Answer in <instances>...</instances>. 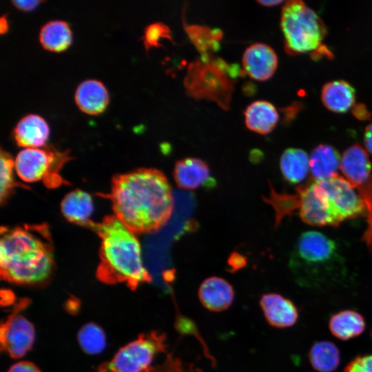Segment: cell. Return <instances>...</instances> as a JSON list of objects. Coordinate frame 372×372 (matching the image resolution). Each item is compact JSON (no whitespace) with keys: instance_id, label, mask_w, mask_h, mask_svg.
<instances>
[{"instance_id":"6da1fadb","label":"cell","mask_w":372,"mask_h":372,"mask_svg":"<svg viewBox=\"0 0 372 372\" xmlns=\"http://www.w3.org/2000/svg\"><path fill=\"white\" fill-rule=\"evenodd\" d=\"M114 215L135 234H149L169 221L174 198L165 175L154 168H139L116 175L111 183Z\"/></svg>"},{"instance_id":"7a4b0ae2","label":"cell","mask_w":372,"mask_h":372,"mask_svg":"<svg viewBox=\"0 0 372 372\" xmlns=\"http://www.w3.org/2000/svg\"><path fill=\"white\" fill-rule=\"evenodd\" d=\"M54 267L52 242L47 225L1 227L3 280L17 285H41L50 279Z\"/></svg>"},{"instance_id":"3957f363","label":"cell","mask_w":372,"mask_h":372,"mask_svg":"<svg viewBox=\"0 0 372 372\" xmlns=\"http://www.w3.org/2000/svg\"><path fill=\"white\" fill-rule=\"evenodd\" d=\"M95 228L101 239L96 272L99 281L107 285L123 283L132 290L152 281L136 234L114 215L105 216Z\"/></svg>"},{"instance_id":"277c9868","label":"cell","mask_w":372,"mask_h":372,"mask_svg":"<svg viewBox=\"0 0 372 372\" xmlns=\"http://www.w3.org/2000/svg\"><path fill=\"white\" fill-rule=\"evenodd\" d=\"M281 30L287 53L314 52L327 34L325 25L316 12L300 0L287 1L282 8Z\"/></svg>"},{"instance_id":"5b68a950","label":"cell","mask_w":372,"mask_h":372,"mask_svg":"<svg viewBox=\"0 0 372 372\" xmlns=\"http://www.w3.org/2000/svg\"><path fill=\"white\" fill-rule=\"evenodd\" d=\"M292 267L304 284L318 283L341 258L335 241L316 231L302 233L291 257Z\"/></svg>"},{"instance_id":"8992f818","label":"cell","mask_w":372,"mask_h":372,"mask_svg":"<svg viewBox=\"0 0 372 372\" xmlns=\"http://www.w3.org/2000/svg\"><path fill=\"white\" fill-rule=\"evenodd\" d=\"M229 67L223 61H211L208 55L192 63L185 79L187 94L198 99H208L227 109L229 105L233 83L230 77L234 73L227 72Z\"/></svg>"},{"instance_id":"52a82bcc","label":"cell","mask_w":372,"mask_h":372,"mask_svg":"<svg viewBox=\"0 0 372 372\" xmlns=\"http://www.w3.org/2000/svg\"><path fill=\"white\" fill-rule=\"evenodd\" d=\"M167 349L165 333L150 331L122 347L109 361L99 364L96 372H148L154 358Z\"/></svg>"},{"instance_id":"ba28073f","label":"cell","mask_w":372,"mask_h":372,"mask_svg":"<svg viewBox=\"0 0 372 372\" xmlns=\"http://www.w3.org/2000/svg\"><path fill=\"white\" fill-rule=\"evenodd\" d=\"M68 159L67 152H59L51 146L23 148L14 159L15 173L25 183L46 181Z\"/></svg>"},{"instance_id":"9c48e42d","label":"cell","mask_w":372,"mask_h":372,"mask_svg":"<svg viewBox=\"0 0 372 372\" xmlns=\"http://www.w3.org/2000/svg\"><path fill=\"white\" fill-rule=\"evenodd\" d=\"M28 304V299H21L1 324V349L12 358L24 356L32 348L34 342V327L30 321L20 313Z\"/></svg>"},{"instance_id":"30bf717a","label":"cell","mask_w":372,"mask_h":372,"mask_svg":"<svg viewBox=\"0 0 372 372\" xmlns=\"http://www.w3.org/2000/svg\"><path fill=\"white\" fill-rule=\"evenodd\" d=\"M324 193L341 222L366 215L362 198L355 187L339 174L324 180H313Z\"/></svg>"},{"instance_id":"8fae6325","label":"cell","mask_w":372,"mask_h":372,"mask_svg":"<svg viewBox=\"0 0 372 372\" xmlns=\"http://www.w3.org/2000/svg\"><path fill=\"white\" fill-rule=\"evenodd\" d=\"M296 192L299 194L298 214L304 223L320 227L340 225V220L315 181L300 185Z\"/></svg>"},{"instance_id":"7c38bea8","label":"cell","mask_w":372,"mask_h":372,"mask_svg":"<svg viewBox=\"0 0 372 372\" xmlns=\"http://www.w3.org/2000/svg\"><path fill=\"white\" fill-rule=\"evenodd\" d=\"M278 65V56L269 45L256 43L249 45L242 55V66L253 79L266 81L274 74Z\"/></svg>"},{"instance_id":"4fadbf2b","label":"cell","mask_w":372,"mask_h":372,"mask_svg":"<svg viewBox=\"0 0 372 372\" xmlns=\"http://www.w3.org/2000/svg\"><path fill=\"white\" fill-rule=\"evenodd\" d=\"M260 306L267 322L278 329L293 326L299 317L298 309L290 299L277 293L263 294Z\"/></svg>"},{"instance_id":"5bb4252c","label":"cell","mask_w":372,"mask_h":372,"mask_svg":"<svg viewBox=\"0 0 372 372\" xmlns=\"http://www.w3.org/2000/svg\"><path fill=\"white\" fill-rule=\"evenodd\" d=\"M173 176L177 186L193 190L214 185L208 165L198 158H186L176 162Z\"/></svg>"},{"instance_id":"9a60e30c","label":"cell","mask_w":372,"mask_h":372,"mask_svg":"<svg viewBox=\"0 0 372 372\" xmlns=\"http://www.w3.org/2000/svg\"><path fill=\"white\" fill-rule=\"evenodd\" d=\"M340 169L355 189L364 185L372 176L368 152L358 143L349 146L343 152Z\"/></svg>"},{"instance_id":"2e32d148","label":"cell","mask_w":372,"mask_h":372,"mask_svg":"<svg viewBox=\"0 0 372 372\" xmlns=\"http://www.w3.org/2000/svg\"><path fill=\"white\" fill-rule=\"evenodd\" d=\"M198 293L202 305L214 312L227 309L234 299L232 285L224 278L218 276L206 278L200 284Z\"/></svg>"},{"instance_id":"e0dca14e","label":"cell","mask_w":372,"mask_h":372,"mask_svg":"<svg viewBox=\"0 0 372 372\" xmlns=\"http://www.w3.org/2000/svg\"><path fill=\"white\" fill-rule=\"evenodd\" d=\"M49 134L50 130L45 120L34 114L21 118L13 130L15 141L23 148L44 147Z\"/></svg>"},{"instance_id":"ac0fdd59","label":"cell","mask_w":372,"mask_h":372,"mask_svg":"<svg viewBox=\"0 0 372 372\" xmlns=\"http://www.w3.org/2000/svg\"><path fill=\"white\" fill-rule=\"evenodd\" d=\"M74 99L83 112L95 115L103 112L109 103V95L104 85L95 79H87L77 87Z\"/></svg>"},{"instance_id":"d6986e66","label":"cell","mask_w":372,"mask_h":372,"mask_svg":"<svg viewBox=\"0 0 372 372\" xmlns=\"http://www.w3.org/2000/svg\"><path fill=\"white\" fill-rule=\"evenodd\" d=\"M338 150L328 144H320L311 152L309 169L313 180H324L338 175L340 165Z\"/></svg>"},{"instance_id":"ffe728a7","label":"cell","mask_w":372,"mask_h":372,"mask_svg":"<svg viewBox=\"0 0 372 372\" xmlns=\"http://www.w3.org/2000/svg\"><path fill=\"white\" fill-rule=\"evenodd\" d=\"M245 119L249 130L258 134H267L275 128L279 115L272 103L259 100L254 101L247 107Z\"/></svg>"},{"instance_id":"44dd1931","label":"cell","mask_w":372,"mask_h":372,"mask_svg":"<svg viewBox=\"0 0 372 372\" xmlns=\"http://www.w3.org/2000/svg\"><path fill=\"white\" fill-rule=\"evenodd\" d=\"M324 105L335 113H344L353 107L355 91L347 81L335 80L324 84L321 91Z\"/></svg>"},{"instance_id":"7402d4cb","label":"cell","mask_w":372,"mask_h":372,"mask_svg":"<svg viewBox=\"0 0 372 372\" xmlns=\"http://www.w3.org/2000/svg\"><path fill=\"white\" fill-rule=\"evenodd\" d=\"M61 211L63 216L71 223L79 225L88 223L94 211L92 198L83 190H73L61 200Z\"/></svg>"},{"instance_id":"603a6c76","label":"cell","mask_w":372,"mask_h":372,"mask_svg":"<svg viewBox=\"0 0 372 372\" xmlns=\"http://www.w3.org/2000/svg\"><path fill=\"white\" fill-rule=\"evenodd\" d=\"M330 332L341 340H349L361 335L366 329L364 316L352 309H344L333 314L329 319Z\"/></svg>"},{"instance_id":"cb8c5ba5","label":"cell","mask_w":372,"mask_h":372,"mask_svg":"<svg viewBox=\"0 0 372 372\" xmlns=\"http://www.w3.org/2000/svg\"><path fill=\"white\" fill-rule=\"evenodd\" d=\"M280 169L287 183L298 184L306 178L310 171L309 156L300 148L286 149L280 156Z\"/></svg>"},{"instance_id":"d4e9b609","label":"cell","mask_w":372,"mask_h":372,"mask_svg":"<svg viewBox=\"0 0 372 372\" xmlns=\"http://www.w3.org/2000/svg\"><path fill=\"white\" fill-rule=\"evenodd\" d=\"M39 41L45 50L56 52L63 51L72 42L70 28L65 21H50L41 27Z\"/></svg>"},{"instance_id":"484cf974","label":"cell","mask_w":372,"mask_h":372,"mask_svg":"<svg viewBox=\"0 0 372 372\" xmlns=\"http://www.w3.org/2000/svg\"><path fill=\"white\" fill-rule=\"evenodd\" d=\"M309 361L318 372H333L340 362V352L338 347L327 340L313 344L309 353Z\"/></svg>"},{"instance_id":"4316f807","label":"cell","mask_w":372,"mask_h":372,"mask_svg":"<svg viewBox=\"0 0 372 372\" xmlns=\"http://www.w3.org/2000/svg\"><path fill=\"white\" fill-rule=\"evenodd\" d=\"M77 340L81 349L89 355L101 353L106 347V336L103 329L94 322L83 325L78 331Z\"/></svg>"},{"instance_id":"83f0119b","label":"cell","mask_w":372,"mask_h":372,"mask_svg":"<svg viewBox=\"0 0 372 372\" xmlns=\"http://www.w3.org/2000/svg\"><path fill=\"white\" fill-rule=\"evenodd\" d=\"M185 30L198 50L203 55L210 50H216L221 39L222 32L218 29L210 30L207 27L200 25H186Z\"/></svg>"},{"instance_id":"f1b7e54d","label":"cell","mask_w":372,"mask_h":372,"mask_svg":"<svg viewBox=\"0 0 372 372\" xmlns=\"http://www.w3.org/2000/svg\"><path fill=\"white\" fill-rule=\"evenodd\" d=\"M271 197L268 202L273 207L276 211L277 225L285 216L293 214L295 211H298L299 194L296 193L278 194L271 188Z\"/></svg>"},{"instance_id":"f546056e","label":"cell","mask_w":372,"mask_h":372,"mask_svg":"<svg viewBox=\"0 0 372 372\" xmlns=\"http://www.w3.org/2000/svg\"><path fill=\"white\" fill-rule=\"evenodd\" d=\"M0 194L1 202L7 198L14 185V160L11 156L1 149Z\"/></svg>"},{"instance_id":"4dcf8cb0","label":"cell","mask_w":372,"mask_h":372,"mask_svg":"<svg viewBox=\"0 0 372 372\" xmlns=\"http://www.w3.org/2000/svg\"><path fill=\"white\" fill-rule=\"evenodd\" d=\"M356 189L362 198L366 208V227L362 239L372 253V176L364 185Z\"/></svg>"},{"instance_id":"1f68e13d","label":"cell","mask_w":372,"mask_h":372,"mask_svg":"<svg viewBox=\"0 0 372 372\" xmlns=\"http://www.w3.org/2000/svg\"><path fill=\"white\" fill-rule=\"evenodd\" d=\"M148 372H203L192 363L185 362L173 353H168L160 364L154 365Z\"/></svg>"},{"instance_id":"d6a6232c","label":"cell","mask_w":372,"mask_h":372,"mask_svg":"<svg viewBox=\"0 0 372 372\" xmlns=\"http://www.w3.org/2000/svg\"><path fill=\"white\" fill-rule=\"evenodd\" d=\"M163 39H172L171 30L163 23H153L145 28L143 40L146 50L161 46L160 40Z\"/></svg>"},{"instance_id":"836d02e7","label":"cell","mask_w":372,"mask_h":372,"mask_svg":"<svg viewBox=\"0 0 372 372\" xmlns=\"http://www.w3.org/2000/svg\"><path fill=\"white\" fill-rule=\"evenodd\" d=\"M343 372H372V353L356 356L346 365Z\"/></svg>"},{"instance_id":"e575fe53","label":"cell","mask_w":372,"mask_h":372,"mask_svg":"<svg viewBox=\"0 0 372 372\" xmlns=\"http://www.w3.org/2000/svg\"><path fill=\"white\" fill-rule=\"evenodd\" d=\"M8 372H41L39 368L29 361H21L12 365Z\"/></svg>"},{"instance_id":"d590c367","label":"cell","mask_w":372,"mask_h":372,"mask_svg":"<svg viewBox=\"0 0 372 372\" xmlns=\"http://www.w3.org/2000/svg\"><path fill=\"white\" fill-rule=\"evenodd\" d=\"M352 113L355 117L361 121L368 120L371 116L366 106L362 103L354 105L352 108Z\"/></svg>"},{"instance_id":"8d00e7d4","label":"cell","mask_w":372,"mask_h":372,"mask_svg":"<svg viewBox=\"0 0 372 372\" xmlns=\"http://www.w3.org/2000/svg\"><path fill=\"white\" fill-rule=\"evenodd\" d=\"M41 1L37 0L12 1V4L18 9L23 11H30L34 9Z\"/></svg>"},{"instance_id":"74e56055","label":"cell","mask_w":372,"mask_h":372,"mask_svg":"<svg viewBox=\"0 0 372 372\" xmlns=\"http://www.w3.org/2000/svg\"><path fill=\"white\" fill-rule=\"evenodd\" d=\"M364 143L366 151L372 154V122L365 128L364 133Z\"/></svg>"},{"instance_id":"f35d334b","label":"cell","mask_w":372,"mask_h":372,"mask_svg":"<svg viewBox=\"0 0 372 372\" xmlns=\"http://www.w3.org/2000/svg\"><path fill=\"white\" fill-rule=\"evenodd\" d=\"M257 2L258 3H260V5H262V6L271 7V6H277L278 4H280L283 1H280V0H270V1L260 0V1H257Z\"/></svg>"},{"instance_id":"ab89813d","label":"cell","mask_w":372,"mask_h":372,"mask_svg":"<svg viewBox=\"0 0 372 372\" xmlns=\"http://www.w3.org/2000/svg\"><path fill=\"white\" fill-rule=\"evenodd\" d=\"M8 28V21L6 20V17H5L4 15H3L0 19V32L1 34L5 33L7 32Z\"/></svg>"},{"instance_id":"60d3db41","label":"cell","mask_w":372,"mask_h":372,"mask_svg":"<svg viewBox=\"0 0 372 372\" xmlns=\"http://www.w3.org/2000/svg\"><path fill=\"white\" fill-rule=\"evenodd\" d=\"M371 338H372V329L371 331Z\"/></svg>"}]
</instances>
